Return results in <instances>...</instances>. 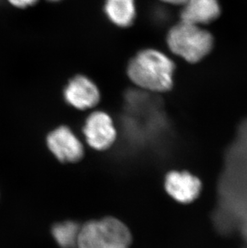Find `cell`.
Returning a JSON list of instances; mask_svg holds the SVG:
<instances>
[{"label": "cell", "mask_w": 247, "mask_h": 248, "mask_svg": "<svg viewBox=\"0 0 247 248\" xmlns=\"http://www.w3.org/2000/svg\"><path fill=\"white\" fill-rule=\"evenodd\" d=\"M67 102L75 108L86 109L98 103V89L89 78L78 76L68 83L64 90Z\"/></svg>", "instance_id": "8992f818"}, {"label": "cell", "mask_w": 247, "mask_h": 248, "mask_svg": "<svg viewBox=\"0 0 247 248\" xmlns=\"http://www.w3.org/2000/svg\"><path fill=\"white\" fill-rule=\"evenodd\" d=\"M50 1H52V2H56V1H59V0H50Z\"/></svg>", "instance_id": "5bb4252c"}, {"label": "cell", "mask_w": 247, "mask_h": 248, "mask_svg": "<svg viewBox=\"0 0 247 248\" xmlns=\"http://www.w3.org/2000/svg\"><path fill=\"white\" fill-rule=\"evenodd\" d=\"M167 42L173 53L189 63H197L212 50L214 39L199 25L181 20L169 31Z\"/></svg>", "instance_id": "7a4b0ae2"}, {"label": "cell", "mask_w": 247, "mask_h": 248, "mask_svg": "<svg viewBox=\"0 0 247 248\" xmlns=\"http://www.w3.org/2000/svg\"><path fill=\"white\" fill-rule=\"evenodd\" d=\"M105 11L110 21L117 26H129L135 19L134 0H106Z\"/></svg>", "instance_id": "9c48e42d"}, {"label": "cell", "mask_w": 247, "mask_h": 248, "mask_svg": "<svg viewBox=\"0 0 247 248\" xmlns=\"http://www.w3.org/2000/svg\"><path fill=\"white\" fill-rule=\"evenodd\" d=\"M47 145L61 162H75L81 159L84 148L68 127H60L47 137Z\"/></svg>", "instance_id": "277c9868"}, {"label": "cell", "mask_w": 247, "mask_h": 248, "mask_svg": "<svg viewBox=\"0 0 247 248\" xmlns=\"http://www.w3.org/2000/svg\"><path fill=\"white\" fill-rule=\"evenodd\" d=\"M164 2H169V3H172V4H184L185 2H186L187 0H162Z\"/></svg>", "instance_id": "4fadbf2b"}, {"label": "cell", "mask_w": 247, "mask_h": 248, "mask_svg": "<svg viewBox=\"0 0 247 248\" xmlns=\"http://www.w3.org/2000/svg\"><path fill=\"white\" fill-rule=\"evenodd\" d=\"M219 2L217 0H187L183 4L181 19L189 24H210L220 16Z\"/></svg>", "instance_id": "52a82bcc"}, {"label": "cell", "mask_w": 247, "mask_h": 248, "mask_svg": "<svg viewBox=\"0 0 247 248\" xmlns=\"http://www.w3.org/2000/svg\"><path fill=\"white\" fill-rule=\"evenodd\" d=\"M166 191L182 203H189L200 194L201 183L189 172L172 171L166 178Z\"/></svg>", "instance_id": "5b68a950"}, {"label": "cell", "mask_w": 247, "mask_h": 248, "mask_svg": "<svg viewBox=\"0 0 247 248\" xmlns=\"http://www.w3.org/2000/svg\"><path fill=\"white\" fill-rule=\"evenodd\" d=\"M79 229L76 222H61L54 226L52 234L61 248H76Z\"/></svg>", "instance_id": "30bf717a"}, {"label": "cell", "mask_w": 247, "mask_h": 248, "mask_svg": "<svg viewBox=\"0 0 247 248\" xmlns=\"http://www.w3.org/2000/svg\"><path fill=\"white\" fill-rule=\"evenodd\" d=\"M12 5L18 7H27L35 4L37 0H9Z\"/></svg>", "instance_id": "7c38bea8"}, {"label": "cell", "mask_w": 247, "mask_h": 248, "mask_svg": "<svg viewBox=\"0 0 247 248\" xmlns=\"http://www.w3.org/2000/svg\"><path fill=\"white\" fill-rule=\"evenodd\" d=\"M174 64L156 50H144L130 61L128 77L138 86L149 91L166 92L173 87Z\"/></svg>", "instance_id": "6da1fadb"}, {"label": "cell", "mask_w": 247, "mask_h": 248, "mask_svg": "<svg viewBox=\"0 0 247 248\" xmlns=\"http://www.w3.org/2000/svg\"><path fill=\"white\" fill-rule=\"evenodd\" d=\"M99 222L105 248H128L132 237L128 227L117 218H105Z\"/></svg>", "instance_id": "ba28073f"}, {"label": "cell", "mask_w": 247, "mask_h": 248, "mask_svg": "<svg viewBox=\"0 0 247 248\" xmlns=\"http://www.w3.org/2000/svg\"><path fill=\"white\" fill-rule=\"evenodd\" d=\"M84 133L89 145L98 150L110 147L117 135L112 119L103 112H93L89 116Z\"/></svg>", "instance_id": "3957f363"}, {"label": "cell", "mask_w": 247, "mask_h": 248, "mask_svg": "<svg viewBox=\"0 0 247 248\" xmlns=\"http://www.w3.org/2000/svg\"><path fill=\"white\" fill-rule=\"evenodd\" d=\"M77 247L78 248H105L98 222H87L79 229Z\"/></svg>", "instance_id": "8fae6325"}]
</instances>
